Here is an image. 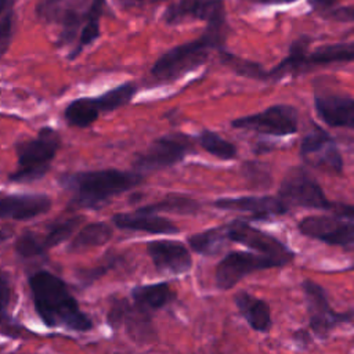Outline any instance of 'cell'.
I'll return each mask as SVG.
<instances>
[{
    "mask_svg": "<svg viewBox=\"0 0 354 354\" xmlns=\"http://www.w3.org/2000/svg\"><path fill=\"white\" fill-rule=\"evenodd\" d=\"M80 220H82L80 217H71V218L54 223L48 228L46 235L43 238H40V242H41V246H43L44 252L48 250L50 248L61 243L66 238H69L72 235V232L76 230V227L79 225Z\"/></svg>",
    "mask_w": 354,
    "mask_h": 354,
    "instance_id": "cell-31",
    "label": "cell"
},
{
    "mask_svg": "<svg viewBox=\"0 0 354 354\" xmlns=\"http://www.w3.org/2000/svg\"><path fill=\"white\" fill-rule=\"evenodd\" d=\"M277 267H279L277 261L268 257H264L259 253L241 252V250L230 252L216 266V271H214L216 286L221 290H228L252 272L268 270V268H277Z\"/></svg>",
    "mask_w": 354,
    "mask_h": 354,
    "instance_id": "cell-11",
    "label": "cell"
},
{
    "mask_svg": "<svg viewBox=\"0 0 354 354\" xmlns=\"http://www.w3.org/2000/svg\"><path fill=\"white\" fill-rule=\"evenodd\" d=\"M235 304L252 329L261 333H267L271 329V307L266 300L248 292H239L235 295Z\"/></svg>",
    "mask_w": 354,
    "mask_h": 354,
    "instance_id": "cell-21",
    "label": "cell"
},
{
    "mask_svg": "<svg viewBox=\"0 0 354 354\" xmlns=\"http://www.w3.org/2000/svg\"><path fill=\"white\" fill-rule=\"evenodd\" d=\"M147 252L159 272L184 274L191 270V253L180 241H151L147 243Z\"/></svg>",
    "mask_w": 354,
    "mask_h": 354,
    "instance_id": "cell-15",
    "label": "cell"
},
{
    "mask_svg": "<svg viewBox=\"0 0 354 354\" xmlns=\"http://www.w3.org/2000/svg\"><path fill=\"white\" fill-rule=\"evenodd\" d=\"M137 86L134 83H123L115 88L105 91L102 95L95 97V104L100 112H111L127 105L136 95Z\"/></svg>",
    "mask_w": 354,
    "mask_h": 354,
    "instance_id": "cell-28",
    "label": "cell"
},
{
    "mask_svg": "<svg viewBox=\"0 0 354 354\" xmlns=\"http://www.w3.org/2000/svg\"><path fill=\"white\" fill-rule=\"evenodd\" d=\"M58 181L73 194V202L77 206L93 209L101 206L112 196L136 188L144 181V176L137 171L102 169L64 173Z\"/></svg>",
    "mask_w": 354,
    "mask_h": 354,
    "instance_id": "cell-3",
    "label": "cell"
},
{
    "mask_svg": "<svg viewBox=\"0 0 354 354\" xmlns=\"http://www.w3.org/2000/svg\"><path fill=\"white\" fill-rule=\"evenodd\" d=\"M310 39L300 37L290 46L289 54L271 71L268 79L279 80L288 75L307 72L314 66L354 62V41H340L324 44L308 51Z\"/></svg>",
    "mask_w": 354,
    "mask_h": 354,
    "instance_id": "cell-4",
    "label": "cell"
},
{
    "mask_svg": "<svg viewBox=\"0 0 354 354\" xmlns=\"http://www.w3.org/2000/svg\"><path fill=\"white\" fill-rule=\"evenodd\" d=\"M159 1H163V0H118V3L124 7H138V6L153 4V3H159Z\"/></svg>",
    "mask_w": 354,
    "mask_h": 354,
    "instance_id": "cell-37",
    "label": "cell"
},
{
    "mask_svg": "<svg viewBox=\"0 0 354 354\" xmlns=\"http://www.w3.org/2000/svg\"><path fill=\"white\" fill-rule=\"evenodd\" d=\"M10 299H11L10 278L4 271L0 270V322L6 318Z\"/></svg>",
    "mask_w": 354,
    "mask_h": 354,
    "instance_id": "cell-34",
    "label": "cell"
},
{
    "mask_svg": "<svg viewBox=\"0 0 354 354\" xmlns=\"http://www.w3.org/2000/svg\"><path fill=\"white\" fill-rule=\"evenodd\" d=\"M112 236V228L106 223H90L83 227L69 245L71 252L95 248L106 243Z\"/></svg>",
    "mask_w": 354,
    "mask_h": 354,
    "instance_id": "cell-26",
    "label": "cell"
},
{
    "mask_svg": "<svg viewBox=\"0 0 354 354\" xmlns=\"http://www.w3.org/2000/svg\"><path fill=\"white\" fill-rule=\"evenodd\" d=\"M277 196L288 209L290 206L321 209L333 212L335 216L354 220V205L330 202L315 178L303 167H293L285 174Z\"/></svg>",
    "mask_w": 354,
    "mask_h": 354,
    "instance_id": "cell-5",
    "label": "cell"
},
{
    "mask_svg": "<svg viewBox=\"0 0 354 354\" xmlns=\"http://www.w3.org/2000/svg\"><path fill=\"white\" fill-rule=\"evenodd\" d=\"M196 140L206 152L221 160H231L236 156V147L214 131L203 130Z\"/></svg>",
    "mask_w": 354,
    "mask_h": 354,
    "instance_id": "cell-29",
    "label": "cell"
},
{
    "mask_svg": "<svg viewBox=\"0 0 354 354\" xmlns=\"http://www.w3.org/2000/svg\"><path fill=\"white\" fill-rule=\"evenodd\" d=\"M7 236H8V232H6V231H0V242H1V241H4Z\"/></svg>",
    "mask_w": 354,
    "mask_h": 354,
    "instance_id": "cell-40",
    "label": "cell"
},
{
    "mask_svg": "<svg viewBox=\"0 0 354 354\" xmlns=\"http://www.w3.org/2000/svg\"><path fill=\"white\" fill-rule=\"evenodd\" d=\"M192 152H195L192 137L184 133H170L153 140L149 147L136 158L133 163L134 171L142 174L162 170L174 166Z\"/></svg>",
    "mask_w": 354,
    "mask_h": 354,
    "instance_id": "cell-7",
    "label": "cell"
},
{
    "mask_svg": "<svg viewBox=\"0 0 354 354\" xmlns=\"http://www.w3.org/2000/svg\"><path fill=\"white\" fill-rule=\"evenodd\" d=\"M113 224L122 230L144 231L148 234H177V225L166 217L158 216L155 213H118L112 217Z\"/></svg>",
    "mask_w": 354,
    "mask_h": 354,
    "instance_id": "cell-20",
    "label": "cell"
},
{
    "mask_svg": "<svg viewBox=\"0 0 354 354\" xmlns=\"http://www.w3.org/2000/svg\"><path fill=\"white\" fill-rule=\"evenodd\" d=\"M261 4H286V0H254Z\"/></svg>",
    "mask_w": 354,
    "mask_h": 354,
    "instance_id": "cell-39",
    "label": "cell"
},
{
    "mask_svg": "<svg viewBox=\"0 0 354 354\" xmlns=\"http://www.w3.org/2000/svg\"><path fill=\"white\" fill-rule=\"evenodd\" d=\"M104 6H105V0H90L87 21L79 33L75 48L68 55L69 59H75L84 47L93 44L100 36V18H101Z\"/></svg>",
    "mask_w": 354,
    "mask_h": 354,
    "instance_id": "cell-25",
    "label": "cell"
},
{
    "mask_svg": "<svg viewBox=\"0 0 354 354\" xmlns=\"http://www.w3.org/2000/svg\"><path fill=\"white\" fill-rule=\"evenodd\" d=\"M15 250L17 253L24 259L36 257L44 253V249L40 242V236L36 235L32 231L24 232L17 241H15Z\"/></svg>",
    "mask_w": 354,
    "mask_h": 354,
    "instance_id": "cell-32",
    "label": "cell"
},
{
    "mask_svg": "<svg viewBox=\"0 0 354 354\" xmlns=\"http://www.w3.org/2000/svg\"><path fill=\"white\" fill-rule=\"evenodd\" d=\"M227 241L228 238L225 232V225L213 227L188 236L189 248L203 256H214L220 253L224 249Z\"/></svg>",
    "mask_w": 354,
    "mask_h": 354,
    "instance_id": "cell-24",
    "label": "cell"
},
{
    "mask_svg": "<svg viewBox=\"0 0 354 354\" xmlns=\"http://www.w3.org/2000/svg\"><path fill=\"white\" fill-rule=\"evenodd\" d=\"M220 61L241 76L256 79V80H268L267 71H264L261 65L254 61L243 59L231 53H227L225 50H220Z\"/></svg>",
    "mask_w": 354,
    "mask_h": 354,
    "instance_id": "cell-30",
    "label": "cell"
},
{
    "mask_svg": "<svg viewBox=\"0 0 354 354\" xmlns=\"http://www.w3.org/2000/svg\"><path fill=\"white\" fill-rule=\"evenodd\" d=\"M232 127L250 130L260 134L283 137L297 131V112L293 106L286 104H277L266 108L261 112L246 115L235 119Z\"/></svg>",
    "mask_w": 354,
    "mask_h": 354,
    "instance_id": "cell-9",
    "label": "cell"
},
{
    "mask_svg": "<svg viewBox=\"0 0 354 354\" xmlns=\"http://www.w3.org/2000/svg\"><path fill=\"white\" fill-rule=\"evenodd\" d=\"M213 206L221 210L249 213L256 218H268V217L282 216L289 210L278 196H271V195L220 198L213 202Z\"/></svg>",
    "mask_w": 354,
    "mask_h": 354,
    "instance_id": "cell-17",
    "label": "cell"
},
{
    "mask_svg": "<svg viewBox=\"0 0 354 354\" xmlns=\"http://www.w3.org/2000/svg\"><path fill=\"white\" fill-rule=\"evenodd\" d=\"M299 231L333 246H354V220L339 216H307L297 224Z\"/></svg>",
    "mask_w": 354,
    "mask_h": 354,
    "instance_id": "cell-12",
    "label": "cell"
},
{
    "mask_svg": "<svg viewBox=\"0 0 354 354\" xmlns=\"http://www.w3.org/2000/svg\"><path fill=\"white\" fill-rule=\"evenodd\" d=\"M339 0H308V4L321 14H325L336 7Z\"/></svg>",
    "mask_w": 354,
    "mask_h": 354,
    "instance_id": "cell-36",
    "label": "cell"
},
{
    "mask_svg": "<svg viewBox=\"0 0 354 354\" xmlns=\"http://www.w3.org/2000/svg\"><path fill=\"white\" fill-rule=\"evenodd\" d=\"M314 108L318 116L332 127L354 130V98L343 94H317Z\"/></svg>",
    "mask_w": 354,
    "mask_h": 354,
    "instance_id": "cell-18",
    "label": "cell"
},
{
    "mask_svg": "<svg viewBox=\"0 0 354 354\" xmlns=\"http://www.w3.org/2000/svg\"><path fill=\"white\" fill-rule=\"evenodd\" d=\"M14 32V11H7L0 18V59L7 53Z\"/></svg>",
    "mask_w": 354,
    "mask_h": 354,
    "instance_id": "cell-33",
    "label": "cell"
},
{
    "mask_svg": "<svg viewBox=\"0 0 354 354\" xmlns=\"http://www.w3.org/2000/svg\"><path fill=\"white\" fill-rule=\"evenodd\" d=\"M131 297L134 306L145 313H149L170 304L176 299V292L167 282H158L133 288Z\"/></svg>",
    "mask_w": 354,
    "mask_h": 354,
    "instance_id": "cell-22",
    "label": "cell"
},
{
    "mask_svg": "<svg viewBox=\"0 0 354 354\" xmlns=\"http://www.w3.org/2000/svg\"><path fill=\"white\" fill-rule=\"evenodd\" d=\"M106 321L112 329H119L122 325H126L129 333L140 340H147L153 333L149 313L140 310L137 306H131L126 299L113 300Z\"/></svg>",
    "mask_w": 354,
    "mask_h": 354,
    "instance_id": "cell-16",
    "label": "cell"
},
{
    "mask_svg": "<svg viewBox=\"0 0 354 354\" xmlns=\"http://www.w3.org/2000/svg\"><path fill=\"white\" fill-rule=\"evenodd\" d=\"M100 113L94 98L82 97L68 104L64 111V118L69 126L84 129L91 126L98 119Z\"/></svg>",
    "mask_w": 354,
    "mask_h": 354,
    "instance_id": "cell-23",
    "label": "cell"
},
{
    "mask_svg": "<svg viewBox=\"0 0 354 354\" xmlns=\"http://www.w3.org/2000/svg\"><path fill=\"white\" fill-rule=\"evenodd\" d=\"M29 288L36 313L47 326L75 332H87L93 328L91 319L80 310L59 277L46 270L36 271L29 277Z\"/></svg>",
    "mask_w": 354,
    "mask_h": 354,
    "instance_id": "cell-1",
    "label": "cell"
},
{
    "mask_svg": "<svg viewBox=\"0 0 354 354\" xmlns=\"http://www.w3.org/2000/svg\"><path fill=\"white\" fill-rule=\"evenodd\" d=\"M350 270H354V263H353V267H350Z\"/></svg>",
    "mask_w": 354,
    "mask_h": 354,
    "instance_id": "cell-41",
    "label": "cell"
},
{
    "mask_svg": "<svg viewBox=\"0 0 354 354\" xmlns=\"http://www.w3.org/2000/svg\"><path fill=\"white\" fill-rule=\"evenodd\" d=\"M51 199L44 194H15L0 198V218L29 220L47 213Z\"/></svg>",
    "mask_w": 354,
    "mask_h": 354,
    "instance_id": "cell-19",
    "label": "cell"
},
{
    "mask_svg": "<svg viewBox=\"0 0 354 354\" xmlns=\"http://www.w3.org/2000/svg\"><path fill=\"white\" fill-rule=\"evenodd\" d=\"M329 19L339 21V22H354V6H344V7H335L330 11L324 14Z\"/></svg>",
    "mask_w": 354,
    "mask_h": 354,
    "instance_id": "cell-35",
    "label": "cell"
},
{
    "mask_svg": "<svg viewBox=\"0 0 354 354\" xmlns=\"http://www.w3.org/2000/svg\"><path fill=\"white\" fill-rule=\"evenodd\" d=\"M163 19L169 25H177L187 19L217 25L227 24V12L224 0H177L167 6Z\"/></svg>",
    "mask_w": 354,
    "mask_h": 354,
    "instance_id": "cell-14",
    "label": "cell"
},
{
    "mask_svg": "<svg viewBox=\"0 0 354 354\" xmlns=\"http://www.w3.org/2000/svg\"><path fill=\"white\" fill-rule=\"evenodd\" d=\"M225 232L228 241L238 242L256 250L259 254L268 257L283 267L295 259V253L274 235L252 227L249 223L242 220H234L225 224Z\"/></svg>",
    "mask_w": 354,
    "mask_h": 354,
    "instance_id": "cell-8",
    "label": "cell"
},
{
    "mask_svg": "<svg viewBox=\"0 0 354 354\" xmlns=\"http://www.w3.org/2000/svg\"><path fill=\"white\" fill-rule=\"evenodd\" d=\"M303 292L306 297L308 324L317 336L325 337L333 328L340 324L350 322L354 318V313L336 311L330 306L326 292L319 283L306 279L303 282Z\"/></svg>",
    "mask_w": 354,
    "mask_h": 354,
    "instance_id": "cell-10",
    "label": "cell"
},
{
    "mask_svg": "<svg viewBox=\"0 0 354 354\" xmlns=\"http://www.w3.org/2000/svg\"><path fill=\"white\" fill-rule=\"evenodd\" d=\"M61 140L57 130L41 127L36 137L17 144V169L8 176L12 183H33L48 171Z\"/></svg>",
    "mask_w": 354,
    "mask_h": 354,
    "instance_id": "cell-6",
    "label": "cell"
},
{
    "mask_svg": "<svg viewBox=\"0 0 354 354\" xmlns=\"http://www.w3.org/2000/svg\"><path fill=\"white\" fill-rule=\"evenodd\" d=\"M300 155L314 167L332 173H342L343 170V158L335 140L319 126H314L304 136Z\"/></svg>",
    "mask_w": 354,
    "mask_h": 354,
    "instance_id": "cell-13",
    "label": "cell"
},
{
    "mask_svg": "<svg viewBox=\"0 0 354 354\" xmlns=\"http://www.w3.org/2000/svg\"><path fill=\"white\" fill-rule=\"evenodd\" d=\"M15 0H0V15H4L7 11L12 10Z\"/></svg>",
    "mask_w": 354,
    "mask_h": 354,
    "instance_id": "cell-38",
    "label": "cell"
},
{
    "mask_svg": "<svg viewBox=\"0 0 354 354\" xmlns=\"http://www.w3.org/2000/svg\"><path fill=\"white\" fill-rule=\"evenodd\" d=\"M201 209V205L198 201L194 198L185 196V195H167L165 199L142 206L137 210L144 212V213H155L158 214L159 212H167V213H177V214H195Z\"/></svg>",
    "mask_w": 354,
    "mask_h": 354,
    "instance_id": "cell-27",
    "label": "cell"
},
{
    "mask_svg": "<svg viewBox=\"0 0 354 354\" xmlns=\"http://www.w3.org/2000/svg\"><path fill=\"white\" fill-rule=\"evenodd\" d=\"M227 24L206 25V30L195 40L176 46L163 53L149 73L158 83L174 82L207 62L212 51L223 50L227 39Z\"/></svg>",
    "mask_w": 354,
    "mask_h": 354,
    "instance_id": "cell-2",
    "label": "cell"
}]
</instances>
